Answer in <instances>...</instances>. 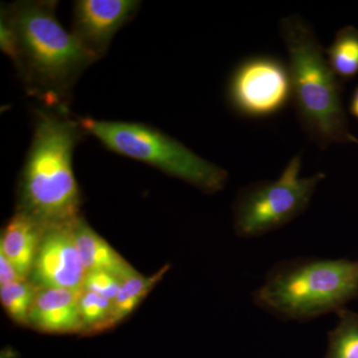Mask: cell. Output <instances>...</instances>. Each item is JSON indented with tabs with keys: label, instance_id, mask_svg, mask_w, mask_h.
Listing matches in <instances>:
<instances>
[{
	"label": "cell",
	"instance_id": "cell-13",
	"mask_svg": "<svg viewBox=\"0 0 358 358\" xmlns=\"http://www.w3.org/2000/svg\"><path fill=\"white\" fill-rule=\"evenodd\" d=\"M327 60L339 81L345 83L358 75V29L345 26L336 32L326 50Z\"/></svg>",
	"mask_w": 358,
	"mask_h": 358
},
{
	"label": "cell",
	"instance_id": "cell-1",
	"mask_svg": "<svg viewBox=\"0 0 358 358\" xmlns=\"http://www.w3.org/2000/svg\"><path fill=\"white\" fill-rule=\"evenodd\" d=\"M55 1H18L1 9L16 40L13 61L26 91L45 108H68L77 80L98 59L56 17Z\"/></svg>",
	"mask_w": 358,
	"mask_h": 358
},
{
	"label": "cell",
	"instance_id": "cell-3",
	"mask_svg": "<svg viewBox=\"0 0 358 358\" xmlns=\"http://www.w3.org/2000/svg\"><path fill=\"white\" fill-rule=\"evenodd\" d=\"M288 51L292 100L301 128L322 150L350 143L341 94L343 83L329 67L313 26L300 14L280 21Z\"/></svg>",
	"mask_w": 358,
	"mask_h": 358
},
{
	"label": "cell",
	"instance_id": "cell-9",
	"mask_svg": "<svg viewBox=\"0 0 358 358\" xmlns=\"http://www.w3.org/2000/svg\"><path fill=\"white\" fill-rule=\"evenodd\" d=\"M140 6L141 2L136 0H79L73 10L72 33L99 60Z\"/></svg>",
	"mask_w": 358,
	"mask_h": 358
},
{
	"label": "cell",
	"instance_id": "cell-5",
	"mask_svg": "<svg viewBox=\"0 0 358 358\" xmlns=\"http://www.w3.org/2000/svg\"><path fill=\"white\" fill-rule=\"evenodd\" d=\"M85 134L115 154L154 166L207 194L221 192L228 181L222 167L202 159L169 134L141 122L79 117Z\"/></svg>",
	"mask_w": 358,
	"mask_h": 358
},
{
	"label": "cell",
	"instance_id": "cell-14",
	"mask_svg": "<svg viewBox=\"0 0 358 358\" xmlns=\"http://www.w3.org/2000/svg\"><path fill=\"white\" fill-rule=\"evenodd\" d=\"M169 268V266H166L150 277H143L134 271L122 279L121 289L114 301V324L121 322L136 310L150 289L162 279Z\"/></svg>",
	"mask_w": 358,
	"mask_h": 358
},
{
	"label": "cell",
	"instance_id": "cell-10",
	"mask_svg": "<svg viewBox=\"0 0 358 358\" xmlns=\"http://www.w3.org/2000/svg\"><path fill=\"white\" fill-rule=\"evenodd\" d=\"M81 292L38 288L30 313V326L47 334L82 333L83 324L79 310Z\"/></svg>",
	"mask_w": 358,
	"mask_h": 358
},
{
	"label": "cell",
	"instance_id": "cell-18",
	"mask_svg": "<svg viewBox=\"0 0 358 358\" xmlns=\"http://www.w3.org/2000/svg\"><path fill=\"white\" fill-rule=\"evenodd\" d=\"M122 278L105 271L87 273L84 288L86 291L100 294L103 298L114 301L122 287Z\"/></svg>",
	"mask_w": 358,
	"mask_h": 358
},
{
	"label": "cell",
	"instance_id": "cell-15",
	"mask_svg": "<svg viewBox=\"0 0 358 358\" xmlns=\"http://www.w3.org/2000/svg\"><path fill=\"white\" fill-rule=\"evenodd\" d=\"M338 322L329 334L324 358H358V313L338 310Z\"/></svg>",
	"mask_w": 358,
	"mask_h": 358
},
{
	"label": "cell",
	"instance_id": "cell-6",
	"mask_svg": "<svg viewBox=\"0 0 358 358\" xmlns=\"http://www.w3.org/2000/svg\"><path fill=\"white\" fill-rule=\"evenodd\" d=\"M301 155H294L279 178L258 181L240 190L233 206L238 236H262L291 222L307 209L326 174L301 178Z\"/></svg>",
	"mask_w": 358,
	"mask_h": 358
},
{
	"label": "cell",
	"instance_id": "cell-8",
	"mask_svg": "<svg viewBox=\"0 0 358 358\" xmlns=\"http://www.w3.org/2000/svg\"><path fill=\"white\" fill-rule=\"evenodd\" d=\"M75 221L45 227L31 273L37 288L83 289L87 273L75 239Z\"/></svg>",
	"mask_w": 358,
	"mask_h": 358
},
{
	"label": "cell",
	"instance_id": "cell-21",
	"mask_svg": "<svg viewBox=\"0 0 358 358\" xmlns=\"http://www.w3.org/2000/svg\"><path fill=\"white\" fill-rule=\"evenodd\" d=\"M350 143H357L358 145V138H355V136H352V138H350Z\"/></svg>",
	"mask_w": 358,
	"mask_h": 358
},
{
	"label": "cell",
	"instance_id": "cell-4",
	"mask_svg": "<svg viewBox=\"0 0 358 358\" xmlns=\"http://www.w3.org/2000/svg\"><path fill=\"white\" fill-rule=\"evenodd\" d=\"M358 296V261L301 259L273 268L256 305L282 319L306 320L343 310Z\"/></svg>",
	"mask_w": 358,
	"mask_h": 358
},
{
	"label": "cell",
	"instance_id": "cell-12",
	"mask_svg": "<svg viewBox=\"0 0 358 358\" xmlns=\"http://www.w3.org/2000/svg\"><path fill=\"white\" fill-rule=\"evenodd\" d=\"M74 234L86 273L105 271L124 279L136 271L84 219L79 217L75 221Z\"/></svg>",
	"mask_w": 358,
	"mask_h": 358
},
{
	"label": "cell",
	"instance_id": "cell-2",
	"mask_svg": "<svg viewBox=\"0 0 358 358\" xmlns=\"http://www.w3.org/2000/svg\"><path fill=\"white\" fill-rule=\"evenodd\" d=\"M34 126L21 173L20 211L45 226L73 222L81 205L73 155L86 134L68 108L37 110Z\"/></svg>",
	"mask_w": 358,
	"mask_h": 358
},
{
	"label": "cell",
	"instance_id": "cell-17",
	"mask_svg": "<svg viewBox=\"0 0 358 358\" xmlns=\"http://www.w3.org/2000/svg\"><path fill=\"white\" fill-rule=\"evenodd\" d=\"M79 310L83 331H101L115 326L114 301L100 294L82 289Z\"/></svg>",
	"mask_w": 358,
	"mask_h": 358
},
{
	"label": "cell",
	"instance_id": "cell-11",
	"mask_svg": "<svg viewBox=\"0 0 358 358\" xmlns=\"http://www.w3.org/2000/svg\"><path fill=\"white\" fill-rule=\"evenodd\" d=\"M45 227L29 214L18 211L4 228L0 242V251L3 252L18 274L28 280L31 275Z\"/></svg>",
	"mask_w": 358,
	"mask_h": 358
},
{
	"label": "cell",
	"instance_id": "cell-16",
	"mask_svg": "<svg viewBox=\"0 0 358 358\" xmlns=\"http://www.w3.org/2000/svg\"><path fill=\"white\" fill-rule=\"evenodd\" d=\"M38 288L28 280L0 287V300L7 315L20 324H29L30 313Z\"/></svg>",
	"mask_w": 358,
	"mask_h": 358
},
{
	"label": "cell",
	"instance_id": "cell-7",
	"mask_svg": "<svg viewBox=\"0 0 358 358\" xmlns=\"http://www.w3.org/2000/svg\"><path fill=\"white\" fill-rule=\"evenodd\" d=\"M226 95L231 109L242 117L278 114L292 100L288 64L268 55L245 59L231 73Z\"/></svg>",
	"mask_w": 358,
	"mask_h": 358
},
{
	"label": "cell",
	"instance_id": "cell-19",
	"mask_svg": "<svg viewBox=\"0 0 358 358\" xmlns=\"http://www.w3.org/2000/svg\"><path fill=\"white\" fill-rule=\"evenodd\" d=\"M25 280L20 277L10 261L0 251V287L10 282Z\"/></svg>",
	"mask_w": 358,
	"mask_h": 358
},
{
	"label": "cell",
	"instance_id": "cell-20",
	"mask_svg": "<svg viewBox=\"0 0 358 358\" xmlns=\"http://www.w3.org/2000/svg\"><path fill=\"white\" fill-rule=\"evenodd\" d=\"M350 113L353 117L358 120V86L355 90L350 103Z\"/></svg>",
	"mask_w": 358,
	"mask_h": 358
}]
</instances>
